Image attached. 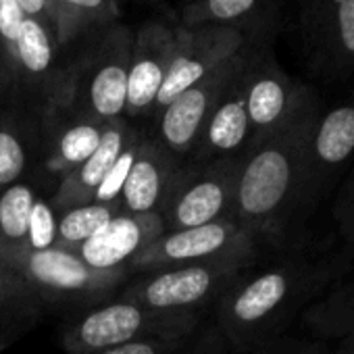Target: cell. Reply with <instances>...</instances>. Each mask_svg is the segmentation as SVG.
<instances>
[{
  "mask_svg": "<svg viewBox=\"0 0 354 354\" xmlns=\"http://www.w3.org/2000/svg\"><path fill=\"white\" fill-rule=\"evenodd\" d=\"M244 100L250 123V150L290 125L315 98L271 57L252 53L244 75Z\"/></svg>",
  "mask_w": 354,
  "mask_h": 354,
  "instance_id": "obj_10",
  "label": "cell"
},
{
  "mask_svg": "<svg viewBox=\"0 0 354 354\" xmlns=\"http://www.w3.org/2000/svg\"><path fill=\"white\" fill-rule=\"evenodd\" d=\"M102 121L77 115L63 106L46 109L44 167L61 180L77 169L100 144L104 133Z\"/></svg>",
  "mask_w": 354,
  "mask_h": 354,
  "instance_id": "obj_19",
  "label": "cell"
},
{
  "mask_svg": "<svg viewBox=\"0 0 354 354\" xmlns=\"http://www.w3.org/2000/svg\"><path fill=\"white\" fill-rule=\"evenodd\" d=\"M36 198V190L26 182L13 184L0 192V250L28 246L30 215Z\"/></svg>",
  "mask_w": 354,
  "mask_h": 354,
  "instance_id": "obj_22",
  "label": "cell"
},
{
  "mask_svg": "<svg viewBox=\"0 0 354 354\" xmlns=\"http://www.w3.org/2000/svg\"><path fill=\"white\" fill-rule=\"evenodd\" d=\"M344 223H346V230H348L350 238H354V188H352L350 198H348V209H346Z\"/></svg>",
  "mask_w": 354,
  "mask_h": 354,
  "instance_id": "obj_32",
  "label": "cell"
},
{
  "mask_svg": "<svg viewBox=\"0 0 354 354\" xmlns=\"http://www.w3.org/2000/svg\"><path fill=\"white\" fill-rule=\"evenodd\" d=\"M131 46L133 32L125 26H113L84 59L59 75L46 109L63 106L102 123L121 119L127 100Z\"/></svg>",
  "mask_w": 354,
  "mask_h": 354,
  "instance_id": "obj_2",
  "label": "cell"
},
{
  "mask_svg": "<svg viewBox=\"0 0 354 354\" xmlns=\"http://www.w3.org/2000/svg\"><path fill=\"white\" fill-rule=\"evenodd\" d=\"M300 21L310 59L323 71L354 69V0H304Z\"/></svg>",
  "mask_w": 354,
  "mask_h": 354,
  "instance_id": "obj_13",
  "label": "cell"
},
{
  "mask_svg": "<svg viewBox=\"0 0 354 354\" xmlns=\"http://www.w3.org/2000/svg\"><path fill=\"white\" fill-rule=\"evenodd\" d=\"M57 48L59 44L53 26L36 17H26L17 44V65L11 84H26L30 88L48 84V104L59 82V77L53 73Z\"/></svg>",
  "mask_w": 354,
  "mask_h": 354,
  "instance_id": "obj_20",
  "label": "cell"
},
{
  "mask_svg": "<svg viewBox=\"0 0 354 354\" xmlns=\"http://www.w3.org/2000/svg\"><path fill=\"white\" fill-rule=\"evenodd\" d=\"M310 288L300 265H279L242 275L217 302L219 325L234 346L246 348L265 339Z\"/></svg>",
  "mask_w": 354,
  "mask_h": 354,
  "instance_id": "obj_3",
  "label": "cell"
},
{
  "mask_svg": "<svg viewBox=\"0 0 354 354\" xmlns=\"http://www.w3.org/2000/svg\"><path fill=\"white\" fill-rule=\"evenodd\" d=\"M242 156L182 165L160 209L165 232L234 219Z\"/></svg>",
  "mask_w": 354,
  "mask_h": 354,
  "instance_id": "obj_7",
  "label": "cell"
},
{
  "mask_svg": "<svg viewBox=\"0 0 354 354\" xmlns=\"http://www.w3.org/2000/svg\"><path fill=\"white\" fill-rule=\"evenodd\" d=\"M246 44V36L240 28L232 26H201L177 28V46L167 71V77L156 96L152 115L156 117L173 98L198 84L232 57H236Z\"/></svg>",
  "mask_w": 354,
  "mask_h": 354,
  "instance_id": "obj_11",
  "label": "cell"
},
{
  "mask_svg": "<svg viewBox=\"0 0 354 354\" xmlns=\"http://www.w3.org/2000/svg\"><path fill=\"white\" fill-rule=\"evenodd\" d=\"M188 335H148L96 354H177Z\"/></svg>",
  "mask_w": 354,
  "mask_h": 354,
  "instance_id": "obj_30",
  "label": "cell"
},
{
  "mask_svg": "<svg viewBox=\"0 0 354 354\" xmlns=\"http://www.w3.org/2000/svg\"><path fill=\"white\" fill-rule=\"evenodd\" d=\"M30 140L24 123L0 115V192L19 184L28 171Z\"/></svg>",
  "mask_w": 354,
  "mask_h": 354,
  "instance_id": "obj_25",
  "label": "cell"
},
{
  "mask_svg": "<svg viewBox=\"0 0 354 354\" xmlns=\"http://www.w3.org/2000/svg\"><path fill=\"white\" fill-rule=\"evenodd\" d=\"M346 339H348V348L354 354V313L348 317V329H346Z\"/></svg>",
  "mask_w": 354,
  "mask_h": 354,
  "instance_id": "obj_33",
  "label": "cell"
},
{
  "mask_svg": "<svg viewBox=\"0 0 354 354\" xmlns=\"http://www.w3.org/2000/svg\"><path fill=\"white\" fill-rule=\"evenodd\" d=\"M53 30L59 48L94 26H106L119 15L117 0H50Z\"/></svg>",
  "mask_w": 354,
  "mask_h": 354,
  "instance_id": "obj_21",
  "label": "cell"
},
{
  "mask_svg": "<svg viewBox=\"0 0 354 354\" xmlns=\"http://www.w3.org/2000/svg\"><path fill=\"white\" fill-rule=\"evenodd\" d=\"M165 234L160 213L119 211L98 234L84 242L75 254L90 267L100 271L127 269L129 263Z\"/></svg>",
  "mask_w": 354,
  "mask_h": 354,
  "instance_id": "obj_15",
  "label": "cell"
},
{
  "mask_svg": "<svg viewBox=\"0 0 354 354\" xmlns=\"http://www.w3.org/2000/svg\"><path fill=\"white\" fill-rule=\"evenodd\" d=\"M354 154V102L333 106L317 115L310 127L300 182V205H310L331 182V177Z\"/></svg>",
  "mask_w": 354,
  "mask_h": 354,
  "instance_id": "obj_12",
  "label": "cell"
},
{
  "mask_svg": "<svg viewBox=\"0 0 354 354\" xmlns=\"http://www.w3.org/2000/svg\"><path fill=\"white\" fill-rule=\"evenodd\" d=\"M248 267V261H209L156 269L127 286L121 298L160 313H198L219 300Z\"/></svg>",
  "mask_w": 354,
  "mask_h": 354,
  "instance_id": "obj_6",
  "label": "cell"
},
{
  "mask_svg": "<svg viewBox=\"0 0 354 354\" xmlns=\"http://www.w3.org/2000/svg\"><path fill=\"white\" fill-rule=\"evenodd\" d=\"M259 240L236 219L215 221L198 227L165 232L131 263L129 271H156L209 261H248L257 254Z\"/></svg>",
  "mask_w": 354,
  "mask_h": 354,
  "instance_id": "obj_8",
  "label": "cell"
},
{
  "mask_svg": "<svg viewBox=\"0 0 354 354\" xmlns=\"http://www.w3.org/2000/svg\"><path fill=\"white\" fill-rule=\"evenodd\" d=\"M273 0H192L184 5L182 28H201V26H232L261 15L269 9Z\"/></svg>",
  "mask_w": 354,
  "mask_h": 354,
  "instance_id": "obj_23",
  "label": "cell"
},
{
  "mask_svg": "<svg viewBox=\"0 0 354 354\" xmlns=\"http://www.w3.org/2000/svg\"><path fill=\"white\" fill-rule=\"evenodd\" d=\"M57 221L55 207L44 198H36L30 215V230H28V248L44 250L57 246Z\"/></svg>",
  "mask_w": 354,
  "mask_h": 354,
  "instance_id": "obj_27",
  "label": "cell"
},
{
  "mask_svg": "<svg viewBox=\"0 0 354 354\" xmlns=\"http://www.w3.org/2000/svg\"><path fill=\"white\" fill-rule=\"evenodd\" d=\"M184 3H186V5H188V3H192V0H184Z\"/></svg>",
  "mask_w": 354,
  "mask_h": 354,
  "instance_id": "obj_35",
  "label": "cell"
},
{
  "mask_svg": "<svg viewBox=\"0 0 354 354\" xmlns=\"http://www.w3.org/2000/svg\"><path fill=\"white\" fill-rule=\"evenodd\" d=\"M317 115L313 100L290 125L242 156L234 219L257 240H277L298 207L306 140Z\"/></svg>",
  "mask_w": 354,
  "mask_h": 354,
  "instance_id": "obj_1",
  "label": "cell"
},
{
  "mask_svg": "<svg viewBox=\"0 0 354 354\" xmlns=\"http://www.w3.org/2000/svg\"><path fill=\"white\" fill-rule=\"evenodd\" d=\"M0 321H3V319H0ZM9 333H11V331H9L7 327H3V325H0V348H3V346L7 344V339H5L3 335H9Z\"/></svg>",
  "mask_w": 354,
  "mask_h": 354,
  "instance_id": "obj_34",
  "label": "cell"
},
{
  "mask_svg": "<svg viewBox=\"0 0 354 354\" xmlns=\"http://www.w3.org/2000/svg\"><path fill=\"white\" fill-rule=\"evenodd\" d=\"M248 63L238 73V77L230 84V88L213 109L209 121L205 123L203 133L190 154L194 162L238 158L246 154L250 146V123H248L246 100H244V75Z\"/></svg>",
  "mask_w": 354,
  "mask_h": 354,
  "instance_id": "obj_17",
  "label": "cell"
},
{
  "mask_svg": "<svg viewBox=\"0 0 354 354\" xmlns=\"http://www.w3.org/2000/svg\"><path fill=\"white\" fill-rule=\"evenodd\" d=\"M140 138H142V136H138V138L121 152V156L117 158V162L111 167V171L106 173V177L102 180V184L98 186V190H96L92 203H102V205H117V203H119V196H121V190H123V186H125L127 173H129V169H131V162H133V156H136V148H138ZM119 205H121V203H119Z\"/></svg>",
  "mask_w": 354,
  "mask_h": 354,
  "instance_id": "obj_28",
  "label": "cell"
},
{
  "mask_svg": "<svg viewBox=\"0 0 354 354\" xmlns=\"http://www.w3.org/2000/svg\"><path fill=\"white\" fill-rule=\"evenodd\" d=\"M177 46V28L152 21L133 34V46L127 73L125 117L136 119L152 115L156 96L167 77Z\"/></svg>",
  "mask_w": 354,
  "mask_h": 354,
  "instance_id": "obj_14",
  "label": "cell"
},
{
  "mask_svg": "<svg viewBox=\"0 0 354 354\" xmlns=\"http://www.w3.org/2000/svg\"><path fill=\"white\" fill-rule=\"evenodd\" d=\"M138 136L140 133L123 117L109 121L104 125V133H102L98 148L77 169H73L69 175H65L61 180V184H59V188L50 201L55 211H67L71 207L92 203L98 186L102 184V180L111 171V167L117 162L121 152Z\"/></svg>",
  "mask_w": 354,
  "mask_h": 354,
  "instance_id": "obj_18",
  "label": "cell"
},
{
  "mask_svg": "<svg viewBox=\"0 0 354 354\" xmlns=\"http://www.w3.org/2000/svg\"><path fill=\"white\" fill-rule=\"evenodd\" d=\"M123 207L88 203L80 207H71L61 211L57 221V246L75 252L84 242H88L94 234H98Z\"/></svg>",
  "mask_w": 354,
  "mask_h": 354,
  "instance_id": "obj_24",
  "label": "cell"
},
{
  "mask_svg": "<svg viewBox=\"0 0 354 354\" xmlns=\"http://www.w3.org/2000/svg\"><path fill=\"white\" fill-rule=\"evenodd\" d=\"M17 5L21 7L26 17H36L53 26V9L50 0H17Z\"/></svg>",
  "mask_w": 354,
  "mask_h": 354,
  "instance_id": "obj_31",
  "label": "cell"
},
{
  "mask_svg": "<svg viewBox=\"0 0 354 354\" xmlns=\"http://www.w3.org/2000/svg\"><path fill=\"white\" fill-rule=\"evenodd\" d=\"M198 313H160L117 298L92 306L65 331L67 354H96L148 335H190Z\"/></svg>",
  "mask_w": 354,
  "mask_h": 354,
  "instance_id": "obj_4",
  "label": "cell"
},
{
  "mask_svg": "<svg viewBox=\"0 0 354 354\" xmlns=\"http://www.w3.org/2000/svg\"><path fill=\"white\" fill-rule=\"evenodd\" d=\"M180 158L158 140L140 138L119 203L129 213H160L180 173Z\"/></svg>",
  "mask_w": 354,
  "mask_h": 354,
  "instance_id": "obj_16",
  "label": "cell"
},
{
  "mask_svg": "<svg viewBox=\"0 0 354 354\" xmlns=\"http://www.w3.org/2000/svg\"><path fill=\"white\" fill-rule=\"evenodd\" d=\"M252 50L244 46L236 57L215 69L211 75L190 86L177 98H173L158 115V142L177 158L190 156L205 123L209 121L213 109L230 88V84L238 77V73L248 63Z\"/></svg>",
  "mask_w": 354,
  "mask_h": 354,
  "instance_id": "obj_9",
  "label": "cell"
},
{
  "mask_svg": "<svg viewBox=\"0 0 354 354\" xmlns=\"http://www.w3.org/2000/svg\"><path fill=\"white\" fill-rule=\"evenodd\" d=\"M26 15L17 0H0V57H3V77L13 82L17 65V44Z\"/></svg>",
  "mask_w": 354,
  "mask_h": 354,
  "instance_id": "obj_26",
  "label": "cell"
},
{
  "mask_svg": "<svg viewBox=\"0 0 354 354\" xmlns=\"http://www.w3.org/2000/svg\"><path fill=\"white\" fill-rule=\"evenodd\" d=\"M0 265L21 277L34 294L69 302H90L113 292L127 277V269L100 271L61 246L44 250H0Z\"/></svg>",
  "mask_w": 354,
  "mask_h": 354,
  "instance_id": "obj_5",
  "label": "cell"
},
{
  "mask_svg": "<svg viewBox=\"0 0 354 354\" xmlns=\"http://www.w3.org/2000/svg\"><path fill=\"white\" fill-rule=\"evenodd\" d=\"M34 296L36 294L21 277H17L5 265H0V315H21V310L32 304Z\"/></svg>",
  "mask_w": 354,
  "mask_h": 354,
  "instance_id": "obj_29",
  "label": "cell"
}]
</instances>
